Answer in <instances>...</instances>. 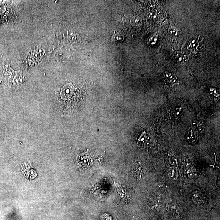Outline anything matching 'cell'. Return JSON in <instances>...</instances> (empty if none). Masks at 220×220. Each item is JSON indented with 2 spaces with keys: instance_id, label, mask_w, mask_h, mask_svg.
Here are the masks:
<instances>
[{
  "instance_id": "10",
  "label": "cell",
  "mask_w": 220,
  "mask_h": 220,
  "mask_svg": "<svg viewBox=\"0 0 220 220\" xmlns=\"http://www.w3.org/2000/svg\"><path fill=\"white\" fill-rule=\"evenodd\" d=\"M170 33L171 34L174 35V36H177L178 35V33L174 29H171L170 31Z\"/></svg>"
},
{
  "instance_id": "5",
  "label": "cell",
  "mask_w": 220,
  "mask_h": 220,
  "mask_svg": "<svg viewBox=\"0 0 220 220\" xmlns=\"http://www.w3.org/2000/svg\"><path fill=\"white\" fill-rule=\"evenodd\" d=\"M192 198L193 201L194 202L195 204H199L202 202V196L199 192H195L193 193Z\"/></svg>"
},
{
  "instance_id": "8",
  "label": "cell",
  "mask_w": 220,
  "mask_h": 220,
  "mask_svg": "<svg viewBox=\"0 0 220 220\" xmlns=\"http://www.w3.org/2000/svg\"><path fill=\"white\" fill-rule=\"evenodd\" d=\"M169 162L172 165H174V166H176L177 165V159L175 157H173V156H171L169 158Z\"/></svg>"
},
{
  "instance_id": "3",
  "label": "cell",
  "mask_w": 220,
  "mask_h": 220,
  "mask_svg": "<svg viewBox=\"0 0 220 220\" xmlns=\"http://www.w3.org/2000/svg\"><path fill=\"white\" fill-rule=\"evenodd\" d=\"M186 139L191 144H195L197 142L198 139V134L193 128L190 127L188 130Z\"/></svg>"
},
{
  "instance_id": "4",
  "label": "cell",
  "mask_w": 220,
  "mask_h": 220,
  "mask_svg": "<svg viewBox=\"0 0 220 220\" xmlns=\"http://www.w3.org/2000/svg\"><path fill=\"white\" fill-rule=\"evenodd\" d=\"M168 176L170 180L172 181H175L177 179L179 173L177 169L175 167H172L169 169Z\"/></svg>"
},
{
  "instance_id": "2",
  "label": "cell",
  "mask_w": 220,
  "mask_h": 220,
  "mask_svg": "<svg viewBox=\"0 0 220 220\" xmlns=\"http://www.w3.org/2000/svg\"><path fill=\"white\" fill-rule=\"evenodd\" d=\"M168 210L174 215H179L182 212L180 206L175 203L170 202L167 205Z\"/></svg>"
},
{
  "instance_id": "6",
  "label": "cell",
  "mask_w": 220,
  "mask_h": 220,
  "mask_svg": "<svg viewBox=\"0 0 220 220\" xmlns=\"http://www.w3.org/2000/svg\"><path fill=\"white\" fill-rule=\"evenodd\" d=\"M210 94L214 98H218L220 96L219 91L216 88H211L210 89Z\"/></svg>"
},
{
  "instance_id": "1",
  "label": "cell",
  "mask_w": 220,
  "mask_h": 220,
  "mask_svg": "<svg viewBox=\"0 0 220 220\" xmlns=\"http://www.w3.org/2000/svg\"><path fill=\"white\" fill-rule=\"evenodd\" d=\"M164 77L165 82L170 86H176L179 84V80L177 77L171 73L165 72Z\"/></svg>"
},
{
  "instance_id": "9",
  "label": "cell",
  "mask_w": 220,
  "mask_h": 220,
  "mask_svg": "<svg viewBox=\"0 0 220 220\" xmlns=\"http://www.w3.org/2000/svg\"><path fill=\"white\" fill-rule=\"evenodd\" d=\"M176 58L177 61L178 62H183L184 61V59H183V56L181 54H178L176 57Z\"/></svg>"
},
{
  "instance_id": "7",
  "label": "cell",
  "mask_w": 220,
  "mask_h": 220,
  "mask_svg": "<svg viewBox=\"0 0 220 220\" xmlns=\"http://www.w3.org/2000/svg\"><path fill=\"white\" fill-rule=\"evenodd\" d=\"M185 173L190 178H192L194 177L193 172L190 167H187L185 170Z\"/></svg>"
}]
</instances>
